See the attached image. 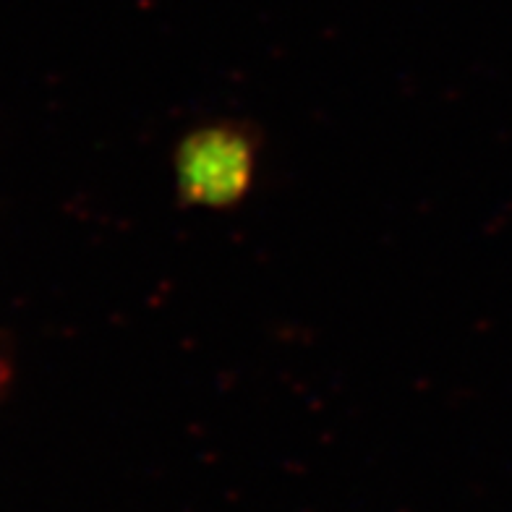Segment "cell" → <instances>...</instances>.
I'll use <instances>...</instances> for the list:
<instances>
[{"instance_id":"cell-1","label":"cell","mask_w":512,"mask_h":512,"mask_svg":"<svg viewBox=\"0 0 512 512\" xmlns=\"http://www.w3.org/2000/svg\"><path fill=\"white\" fill-rule=\"evenodd\" d=\"M262 139L251 123L223 118L191 128L173 152L181 204L225 212L249 199L259 176Z\"/></svg>"}]
</instances>
